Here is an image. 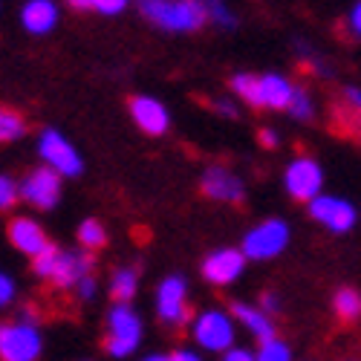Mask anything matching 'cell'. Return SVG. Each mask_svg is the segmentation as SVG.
<instances>
[{
    "mask_svg": "<svg viewBox=\"0 0 361 361\" xmlns=\"http://www.w3.org/2000/svg\"><path fill=\"white\" fill-rule=\"evenodd\" d=\"M23 136H26V118L6 107L4 113H0V139L9 145V142L23 139Z\"/></svg>",
    "mask_w": 361,
    "mask_h": 361,
    "instance_id": "obj_23",
    "label": "cell"
},
{
    "mask_svg": "<svg viewBox=\"0 0 361 361\" xmlns=\"http://www.w3.org/2000/svg\"><path fill=\"white\" fill-rule=\"evenodd\" d=\"M12 295H15V283L9 275H0V304H12Z\"/></svg>",
    "mask_w": 361,
    "mask_h": 361,
    "instance_id": "obj_32",
    "label": "cell"
},
{
    "mask_svg": "<svg viewBox=\"0 0 361 361\" xmlns=\"http://www.w3.org/2000/svg\"><path fill=\"white\" fill-rule=\"evenodd\" d=\"M142 341V324L136 318V312L128 304H118L107 312V338H104V350L116 358L130 355Z\"/></svg>",
    "mask_w": 361,
    "mask_h": 361,
    "instance_id": "obj_2",
    "label": "cell"
},
{
    "mask_svg": "<svg viewBox=\"0 0 361 361\" xmlns=\"http://www.w3.org/2000/svg\"><path fill=\"white\" fill-rule=\"evenodd\" d=\"M243 269H246V252L243 249H220L214 255H208L202 260V275L208 283H214V286H228L234 283L240 275H243Z\"/></svg>",
    "mask_w": 361,
    "mask_h": 361,
    "instance_id": "obj_11",
    "label": "cell"
},
{
    "mask_svg": "<svg viewBox=\"0 0 361 361\" xmlns=\"http://www.w3.org/2000/svg\"><path fill=\"white\" fill-rule=\"evenodd\" d=\"M260 87H263V107L289 110L292 96H295V84H289L278 73H269V75H260Z\"/></svg>",
    "mask_w": 361,
    "mask_h": 361,
    "instance_id": "obj_18",
    "label": "cell"
},
{
    "mask_svg": "<svg viewBox=\"0 0 361 361\" xmlns=\"http://www.w3.org/2000/svg\"><path fill=\"white\" fill-rule=\"evenodd\" d=\"M350 29H353V35L355 38H361V0L353 6V12H350Z\"/></svg>",
    "mask_w": 361,
    "mask_h": 361,
    "instance_id": "obj_36",
    "label": "cell"
},
{
    "mask_svg": "<svg viewBox=\"0 0 361 361\" xmlns=\"http://www.w3.org/2000/svg\"><path fill=\"white\" fill-rule=\"evenodd\" d=\"M128 107H130L133 122H136L145 133H150V136H162V133H168L171 116H168V110H165L162 102L147 99V96H136V99H130Z\"/></svg>",
    "mask_w": 361,
    "mask_h": 361,
    "instance_id": "obj_15",
    "label": "cell"
},
{
    "mask_svg": "<svg viewBox=\"0 0 361 361\" xmlns=\"http://www.w3.org/2000/svg\"><path fill=\"white\" fill-rule=\"evenodd\" d=\"M231 90L243 102H249L252 107H263V87H260V78L257 75H246V73L234 75L231 78Z\"/></svg>",
    "mask_w": 361,
    "mask_h": 361,
    "instance_id": "obj_19",
    "label": "cell"
},
{
    "mask_svg": "<svg viewBox=\"0 0 361 361\" xmlns=\"http://www.w3.org/2000/svg\"><path fill=\"white\" fill-rule=\"evenodd\" d=\"M289 113H292L295 118H300V122H307V118H312L315 104H312V99H310V93H307L304 87H295V96H292Z\"/></svg>",
    "mask_w": 361,
    "mask_h": 361,
    "instance_id": "obj_24",
    "label": "cell"
},
{
    "mask_svg": "<svg viewBox=\"0 0 361 361\" xmlns=\"http://www.w3.org/2000/svg\"><path fill=\"white\" fill-rule=\"evenodd\" d=\"M310 214L336 234H344L355 226V208L338 197H321L318 194L315 200H310Z\"/></svg>",
    "mask_w": 361,
    "mask_h": 361,
    "instance_id": "obj_12",
    "label": "cell"
},
{
    "mask_svg": "<svg viewBox=\"0 0 361 361\" xmlns=\"http://www.w3.org/2000/svg\"><path fill=\"white\" fill-rule=\"evenodd\" d=\"M202 194L208 197V200H217V202H228V205H243V200H246V188H243V183L231 173V171H226V168H208L205 173H202Z\"/></svg>",
    "mask_w": 361,
    "mask_h": 361,
    "instance_id": "obj_13",
    "label": "cell"
},
{
    "mask_svg": "<svg viewBox=\"0 0 361 361\" xmlns=\"http://www.w3.org/2000/svg\"><path fill=\"white\" fill-rule=\"evenodd\" d=\"M78 243H81L84 249H90V252L104 249V246H107V231H104V226H102L99 220H84V223L78 226Z\"/></svg>",
    "mask_w": 361,
    "mask_h": 361,
    "instance_id": "obj_22",
    "label": "cell"
},
{
    "mask_svg": "<svg viewBox=\"0 0 361 361\" xmlns=\"http://www.w3.org/2000/svg\"><path fill=\"white\" fill-rule=\"evenodd\" d=\"M336 315H338L341 321H347V324L358 321V318H361V292H355V289H350V286L338 289V292H336Z\"/></svg>",
    "mask_w": 361,
    "mask_h": 361,
    "instance_id": "obj_21",
    "label": "cell"
},
{
    "mask_svg": "<svg viewBox=\"0 0 361 361\" xmlns=\"http://www.w3.org/2000/svg\"><path fill=\"white\" fill-rule=\"evenodd\" d=\"M205 9H208V20H214L220 26H234V15L228 12L226 0H202Z\"/></svg>",
    "mask_w": 361,
    "mask_h": 361,
    "instance_id": "obj_26",
    "label": "cell"
},
{
    "mask_svg": "<svg viewBox=\"0 0 361 361\" xmlns=\"http://www.w3.org/2000/svg\"><path fill=\"white\" fill-rule=\"evenodd\" d=\"M212 107H214L220 116H228V118H234V116H237V107H234V102H228V99H217Z\"/></svg>",
    "mask_w": 361,
    "mask_h": 361,
    "instance_id": "obj_35",
    "label": "cell"
},
{
    "mask_svg": "<svg viewBox=\"0 0 361 361\" xmlns=\"http://www.w3.org/2000/svg\"><path fill=\"white\" fill-rule=\"evenodd\" d=\"M344 102H347L350 113L361 118V90H358V87H347V90H344Z\"/></svg>",
    "mask_w": 361,
    "mask_h": 361,
    "instance_id": "obj_30",
    "label": "cell"
},
{
    "mask_svg": "<svg viewBox=\"0 0 361 361\" xmlns=\"http://www.w3.org/2000/svg\"><path fill=\"white\" fill-rule=\"evenodd\" d=\"M157 312L168 326H183L191 321V310L185 300V281L179 275H171L157 289Z\"/></svg>",
    "mask_w": 361,
    "mask_h": 361,
    "instance_id": "obj_10",
    "label": "cell"
},
{
    "mask_svg": "<svg viewBox=\"0 0 361 361\" xmlns=\"http://www.w3.org/2000/svg\"><path fill=\"white\" fill-rule=\"evenodd\" d=\"M194 341L212 353H226L234 347V321L220 310H208L194 318Z\"/></svg>",
    "mask_w": 361,
    "mask_h": 361,
    "instance_id": "obj_6",
    "label": "cell"
},
{
    "mask_svg": "<svg viewBox=\"0 0 361 361\" xmlns=\"http://www.w3.org/2000/svg\"><path fill=\"white\" fill-rule=\"evenodd\" d=\"M257 139H260L263 147H278V133L275 130H260Z\"/></svg>",
    "mask_w": 361,
    "mask_h": 361,
    "instance_id": "obj_37",
    "label": "cell"
},
{
    "mask_svg": "<svg viewBox=\"0 0 361 361\" xmlns=\"http://www.w3.org/2000/svg\"><path fill=\"white\" fill-rule=\"evenodd\" d=\"M171 358H173V361H197L200 355H197V353H191V350H173V353H171Z\"/></svg>",
    "mask_w": 361,
    "mask_h": 361,
    "instance_id": "obj_38",
    "label": "cell"
},
{
    "mask_svg": "<svg viewBox=\"0 0 361 361\" xmlns=\"http://www.w3.org/2000/svg\"><path fill=\"white\" fill-rule=\"evenodd\" d=\"M67 4H70L73 9H78V12H84V9H96V0H67Z\"/></svg>",
    "mask_w": 361,
    "mask_h": 361,
    "instance_id": "obj_39",
    "label": "cell"
},
{
    "mask_svg": "<svg viewBox=\"0 0 361 361\" xmlns=\"http://www.w3.org/2000/svg\"><path fill=\"white\" fill-rule=\"evenodd\" d=\"M295 52H298V58H300V64H304V67H312V73H321V75H326L329 70L324 67V61H321V58L307 47V44H298L295 47Z\"/></svg>",
    "mask_w": 361,
    "mask_h": 361,
    "instance_id": "obj_28",
    "label": "cell"
},
{
    "mask_svg": "<svg viewBox=\"0 0 361 361\" xmlns=\"http://www.w3.org/2000/svg\"><path fill=\"white\" fill-rule=\"evenodd\" d=\"M125 6H128V0H96V9L102 15H118Z\"/></svg>",
    "mask_w": 361,
    "mask_h": 361,
    "instance_id": "obj_31",
    "label": "cell"
},
{
    "mask_svg": "<svg viewBox=\"0 0 361 361\" xmlns=\"http://www.w3.org/2000/svg\"><path fill=\"white\" fill-rule=\"evenodd\" d=\"M260 304H263V310H266V312H272V315L281 310V300H278V295H275V292H263Z\"/></svg>",
    "mask_w": 361,
    "mask_h": 361,
    "instance_id": "obj_34",
    "label": "cell"
},
{
    "mask_svg": "<svg viewBox=\"0 0 361 361\" xmlns=\"http://www.w3.org/2000/svg\"><path fill=\"white\" fill-rule=\"evenodd\" d=\"M61 176L64 173L55 171L52 165L29 171L20 183V200H26L32 208H41V212H49L61 200Z\"/></svg>",
    "mask_w": 361,
    "mask_h": 361,
    "instance_id": "obj_3",
    "label": "cell"
},
{
    "mask_svg": "<svg viewBox=\"0 0 361 361\" xmlns=\"http://www.w3.org/2000/svg\"><path fill=\"white\" fill-rule=\"evenodd\" d=\"M139 12L168 32H194L208 20L202 0H139Z\"/></svg>",
    "mask_w": 361,
    "mask_h": 361,
    "instance_id": "obj_1",
    "label": "cell"
},
{
    "mask_svg": "<svg viewBox=\"0 0 361 361\" xmlns=\"http://www.w3.org/2000/svg\"><path fill=\"white\" fill-rule=\"evenodd\" d=\"M41 355V333L29 321L4 324L0 329V358L6 361H32Z\"/></svg>",
    "mask_w": 361,
    "mask_h": 361,
    "instance_id": "obj_4",
    "label": "cell"
},
{
    "mask_svg": "<svg viewBox=\"0 0 361 361\" xmlns=\"http://www.w3.org/2000/svg\"><path fill=\"white\" fill-rule=\"evenodd\" d=\"M20 23H23L26 32L47 35L58 23V9H55L52 0H29V4L20 9Z\"/></svg>",
    "mask_w": 361,
    "mask_h": 361,
    "instance_id": "obj_16",
    "label": "cell"
},
{
    "mask_svg": "<svg viewBox=\"0 0 361 361\" xmlns=\"http://www.w3.org/2000/svg\"><path fill=\"white\" fill-rule=\"evenodd\" d=\"M257 358H263V361H286V358H292V350L281 338H269V341L260 344Z\"/></svg>",
    "mask_w": 361,
    "mask_h": 361,
    "instance_id": "obj_25",
    "label": "cell"
},
{
    "mask_svg": "<svg viewBox=\"0 0 361 361\" xmlns=\"http://www.w3.org/2000/svg\"><path fill=\"white\" fill-rule=\"evenodd\" d=\"M289 243V226L283 220H263L260 226H255L246 240H243V252L252 260H269L286 249Z\"/></svg>",
    "mask_w": 361,
    "mask_h": 361,
    "instance_id": "obj_5",
    "label": "cell"
},
{
    "mask_svg": "<svg viewBox=\"0 0 361 361\" xmlns=\"http://www.w3.org/2000/svg\"><path fill=\"white\" fill-rule=\"evenodd\" d=\"M38 157L47 165H52L55 171H61L64 176H78L81 168H84L78 150L58 130H49V128L41 130V136H38Z\"/></svg>",
    "mask_w": 361,
    "mask_h": 361,
    "instance_id": "obj_7",
    "label": "cell"
},
{
    "mask_svg": "<svg viewBox=\"0 0 361 361\" xmlns=\"http://www.w3.org/2000/svg\"><path fill=\"white\" fill-rule=\"evenodd\" d=\"M231 315L243 324L249 333L257 338V344H263V341H269V338H275V324H272V318L269 315H263L260 310H255V307H249V304H240V300H234L231 304Z\"/></svg>",
    "mask_w": 361,
    "mask_h": 361,
    "instance_id": "obj_17",
    "label": "cell"
},
{
    "mask_svg": "<svg viewBox=\"0 0 361 361\" xmlns=\"http://www.w3.org/2000/svg\"><path fill=\"white\" fill-rule=\"evenodd\" d=\"M223 355H226V361H252V358H255V353L240 350V347H228Z\"/></svg>",
    "mask_w": 361,
    "mask_h": 361,
    "instance_id": "obj_33",
    "label": "cell"
},
{
    "mask_svg": "<svg viewBox=\"0 0 361 361\" xmlns=\"http://www.w3.org/2000/svg\"><path fill=\"white\" fill-rule=\"evenodd\" d=\"M75 292H78V300H93L96 298V278L93 275L81 278L78 286H75Z\"/></svg>",
    "mask_w": 361,
    "mask_h": 361,
    "instance_id": "obj_29",
    "label": "cell"
},
{
    "mask_svg": "<svg viewBox=\"0 0 361 361\" xmlns=\"http://www.w3.org/2000/svg\"><path fill=\"white\" fill-rule=\"evenodd\" d=\"M136 289H139V275L133 272V269H118V272L113 275V281H110V295H113V300H122V304L133 300Z\"/></svg>",
    "mask_w": 361,
    "mask_h": 361,
    "instance_id": "obj_20",
    "label": "cell"
},
{
    "mask_svg": "<svg viewBox=\"0 0 361 361\" xmlns=\"http://www.w3.org/2000/svg\"><path fill=\"white\" fill-rule=\"evenodd\" d=\"M286 191L289 197L300 200V202H310L321 194V185H324V173H321V165L310 157H298L295 162H289L286 168Z\"/></svg>",
    "mask_w": 361,
    "mask_h": 361,
    "instance_id": "obj_9",
    "label": "cell"
},
{
    "mask_svg": "<svg viewBox=\"0 0 361 361\" xmlns=\"http://www.w3.org/2000/svg\"><path fill=\"white\" fill-rule=\"evenodd\" d=\"M9 243L18 252L29 255V257H38V255H44L52 246L49 237L44 234V228L35 220H29V217H15L9 223Z\"/></svg>",
    "mask_w": 361,
    "mask_h": 361,
    "instance_id": "obj_14",
    "label": "cell"
},
{
    "mask_svg": "<svg viewBox=\"0 0 361 361\" xmlns=\"http://www.w3.org/2000/svg\"><path fill=\"white\" fill-rule=\"evenodd\" d=\"M18 197H20V188L15 185V179L12 176H0V208L9 212V208L18 202Z\"/></svg>",
    "mask_w": 361,
    "mask_h": 361,
    "instance_id": "obj_27",
    "label": "cell"
},
{
    "mask_svg": "<svg viewBox=\"0 0 361 361\" xmlns=\"http://www.w3.org/2000/svg\"><path fill=\"white\" fill-rule=\"evenodd\" d=\"M93 266H96V257L90 255V249H84V252H58L47 281L55 289L67 292V289H75L81 278L93 275Z\"/></svg>",
    "mask_w": 361,
    "mask_h": 361,
    "instance_id": "obj_8",
    "label": "cell"
}]
</instances>
